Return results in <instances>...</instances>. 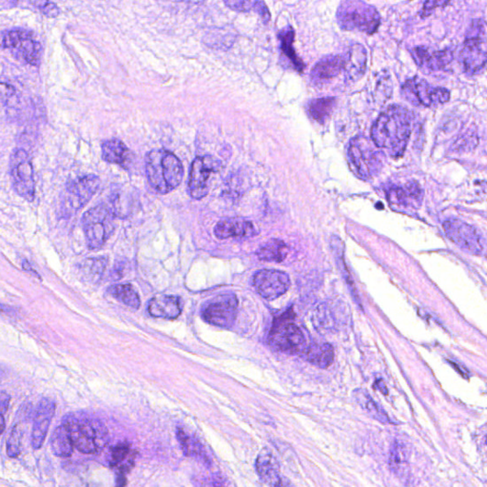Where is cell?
Returning <instances> with one entry per match:
<instances>
[{"label":"cell","mask_w":487,"mask_h":487,"mask_svg":"<svg viewBox=\"0 0 487 487\" xmlns=\"http://www.w3.org/2000/svg\"><path fill=\"white\" fill-rule=\"evenodd\" d=\"M412 130V114L399 105L381 114L371 129V139L378 148L399 157L405 153Z\"/></svg>","instance_id":"obj_1"},{"label":"cell","mask_w":487,"mask_h":487,"mask_svg":"<svg viewBox=\"0 0 487 487\" xmlns=\"http://www.w3.org/2000/svg\"><path fill=\"white\" fill-rule=\"evenodd\" d=\"M146 174L151 187L159 194H166L181 184L184 169L176 154L159 149L146 156Z\"/></svg>","instance_id":"obj_2"},{"label":"cell","mask_w":487,"mask_h":487,"mask_svg":"<svg viewBox=\"0 0 487 487\" xmlns=\"http://www.w3.org/2000/svg\"><path fill=\"white\" fill-rule=\"evenodd\" d=\"M62 425L71 435L74 448L84 454H96L108 443V431L100 421L83 413H70L62 420Z\"/></svg>","instance_id":"obj_3"},{"label":"cell","mask_w":487,"mask_h":487,"mask_svg":"<svg viewBox=\"0 0 487 487\" xmlns=\"http://www.w3.org/2000/svg\"><path fill=\"white\" fill-rule=\"evenodd\" d=\"M336 20L343 31L373 34L381 25L377 9L363 0H343L336 11Z\"/></svg>","instance_id":"obj_4"},{"label":"cell","mask_w":487,"mask_h":487,"mask_svg":"<svg viewBox=\"0 0 487 487\" xmlns=\"http://www.w3.org/2000/svg\"><path fill=\"white\" fill-rule=\"evenodd\" d=\"M459 59L463 70L471 76L483 73L485 70L487 61L485 20L478 19L471 23Z\"/></svg>","instance_id":"obj_5"},{"label":"cell","mask_w":487,"mask_h":487,"mask_svg":"<svg viewBox=\"0 0 487 487\" xmlns=\"http://www.w3.org/2000/svg\"><path fill=\"white\" fill-rule=\"evenodd\" d=\"M348 156L361 179H372L383 167V154L372 140L366 137L357 136L351 140Z\"/></svg>","instance_id":"obj_6"},{"label":"cell","mask_w":487,"mask_h":487,"mask_svg":"<svg viewBox=\"0 0 487 487\" xmlns=\"http://www.w3.org/2000/svg\"><path fill=\"white\" fill-rule=\"evenodd\" d=\"M114 217L110 206L103 204L85 213L82 225L89 248L99 249L105 245L114 233Z\"/></svg>","instance_id":"obj_7"},{"label":"cell","mask_w":487,"mask_h":487,"mask_svg":"<svg viewBox=\"0 0 487 487\" xmlns=\"http://www.w3.org/2000/svg\"><path fill=\"white\" fill-rule=\"evenodd\" d=\"M403 99L416 107H433L445 104L451 99V93L442 87H433L425 79L415 76L402 86Z\"/></svg>","instance_id":"obj_8"},{"label":"cell","mask_w":487,"mask_h":487,"mask_svg":"<svg viewBox=\"0 0 487 487\" xmlns=\"http://www.w3.org/2000/svg\"><path fill=\"white\" fill-rule=\"evenodd\" d=\"M10 171L11 182L14 190L19 196L33 201L36 194V182H34V168L27 151L19 149L11 156Z\"/></svg>","instance_id":"obj_9"},{"label":"cell","mask_w":487,"mask_h":487,"mask_svg":"<svg viewBox=\"0 0 487 487\" xmlns=\"http://www.w3.org/2000/svg\"><path fill=\"white\" fill-rule=\"evenodd\" d=\"M100 186V179L93 174L74 180L66 189L63 199L62 210L65 216H71L84 207L96 194Z\"/></svg>","instance_id":"obj_10"},{"label":"cell","mask_w":487,"mask_h":487,"mask_svg":"<svg viewBox=\"0 0 487 487\" xmlns=\"http://www.w3.org/2000/svg\"><path fill=\"white\" fill-rule=\"evenodd\" d=\"M443 227L449 240L463 251L475 255L482 254L485 251V239L473 226L461 220L448 219L443 222Z\"/></svg>","instance_id":"obj_11"},{"label":"cell","mask_w":487,"mask_h":487,"mask_svg":"<svg viewBox=\"0 0 487 487\" xmlns=\"http://www.w3.org/2000/svg\"><path fill=\"white\" fill-rule=\"evenodd\" d=\"M239 300L234 294L220 295L205 306L202 315L206 322L219 328H231L236 322Z\"/></svg>","instance_id":"obj_12"},{"label":"cell","mask_w":487,"mask_h":487,"mask_svg":"<svg viewBox=\"0 0 487 487\" xmlns=\"http://www.w3.org/2000/svg\"><path fill=\"white\" fill-rule=\"evenodd\" d=\"M3 46L19 59L36 66L41 59V46L34 39L30 31L13 30L9 31L3 39Z\"/></svg>","instance_id":"obj_13"},{"label":"cell","mask_w":487,"mask_h":487,"mask_svg":"<svg viewBox=\"0 0 487 487\" xmlns=\"http://www.w3.org/2000/svg\"><path fill=\"white\" fill-rule=\"evenodd\" d=\"M252 283L260 296L266 300L277 299L291 286L288 275L277 269H261L254 274Z\"/></svg>","instance_id":"obj_14"},{"label":"cell","mask_w":487,"mask_h":487,"mask_svg":"<svg viewBox=\"0 0 487 487\" xmlns=\"http://www.w3.org/2000/svg\"><path fill=\"white\" fill-rule=\"evenodd\" d=\"M219 162L211 157H196L191 164L189 190L193 199H204L209 193L211 174L219 170Z\"/></svg>","instance_id":"obj_15"},{"label":"cell","mask_w":487,"mask_h":487,"mask_svg":"<svg viewBox=\"0 0 487 487\" xmlns=\"http://www.w3.org/2000/svg\"><path fill=\"white\" fill-rule=\"evenodd\" d=\"M271 343L278 351L288 354H297L305 346V336L296 325L291 323H279L272 329Z\"/></svg>","instance_id":"obj_16"},{"label":"cell","mask_w":487,"mask_h":487,"mask_svg":"<svg viewBox=\"0 0 487 487\" xmlns=\"http://www.w3.org/2000/svg\"><path fill=\"white\" fill-rule=\"evenodd\" d=\"M54 412L56 403L54 401L49 398H43L37 406L31 431V446L34 449H40L44 445Z\"/></svg>","instance_id":"obj_17"},{"label":"cell","mask_w":487,"mask_h":487,"mask_svg":"<svg viewBox=\"0 0 487 487\" xmlns=\"http://www.w3.org/2000/svg\"><path fill=\"white\" fill-rule=\"evenodd\" d=\"M411 56L420 68L428 71L446 70L453 61V53L449 49L431 51L425 47H416L411 51Z\"/></svg>","instance_id":"obj_18"},{"label":"cell","mask_w":487,"mask_h":487,"mask_svg":"<svg viewBox=\"0 0 487 487\" xmlns=\"http://www.w3.org/2000/svg\"><path fill=\"white\" fill-rule=\"evenodd\" d=\"M388 199L392 205L400 208H419L423 200V191L417 182L406 183V185L391 189Z\"/></svg>","instance_id":"obj_19"},{"label":"cell","mask_w":487,"mask_h":487,"mask_svg":"<svg viewBox=\"0 0 487 487\" xmlns=\"http://www.w3.org/2000/svg\"><path fill=\"white\" fill-rule=\"evenodd\" d=\"M214 234L219 239H249L256 236L254 225L248 220L231 219L222 220L214 227Z\"/></svg>","instance_id":"obj_20"},{"label":"cell","mask_w":487,"mask_h":487,"mask_svg":"<svg viewBox=\"0 0 487 487\" xmlns=\"http://www.w3.org/2000/svg\"><path fill=\"white\" fill-rule=\"evenodd\" d=\"M368 64V53L366 48L360 43H354L349 48L348 56L345 59L346 79L349 82H356L362 79L366 71Z\"/></svg>","instance_id":"obj_21"},{"label":"cell","mask_w":487,"mask_h":487,"mask_svg":"<svg viewBox=\"0 0 487 487\" xmlns=\"http://www.w3.org/2000/svg\"><path fill=\"white\" fill-rule=\"evenodd\" d=\"M255 466L261 480L266 485L283 486L282 478L280 477L279 463L269 449L263 448L261 451Z\"/></svg>","instance_id":"obj_22"},{"label":"cell","mask_w":487,"mask_h":487,"mask_svg":"<svg viewBox=\"0 0 487 487\" xmlns=\"http://www.w3.org/2000/svg\"><path fill=\"white\" fill-rule=\"evenodd\" d=\"M149 313L154 318L174 320L179 317L182 312L181 299L173 295H161L154 297L149 302Z\"/></svg>","instance_id":"obj_23"},{"label":"cell","mask_w":487,"mask_h":487,"mask_svg":"<svg viewBox=\"0 0 487 487\" xmlns=\"http://www.w3.org/2000/svg\"><path fill=\"white\" fill-rule=\"evenodd\" d=\"M345 67V59L342 56H323L312 69L311 76L313 81H326L339 76Z\"/></svg>","instance_id":"obj_24"},{"label":"cell","mask_w":487,"mask_h":487,"mask_svg":"<svg viewBox=\"0 0 487 487\" xmlns=\"http://www.w3.org/2000/svg\"><path fill=\"white\" fill-rule=\"evenodd\" d=\"M131 154L127 146L119 139L107 140L102 144V157L106 162L127 169Z\"/></svg>","instance_id":"obj_25"},{"label":"cell","mask_w":487,"mask_h":487,"mask_svg":"<svg viewBox=\"0 0 487 487\" xmlns=\"http://www.w3.org/2000/svg\"><path fill=\"white\" fill-rule=\"evenodd\" d=\"M294 37L295 31L291 25L286 26L278 34L281 51H282L286 59L288 60V62L291 63L294 70L302 73L303 68H305V64H303V60L298 56L296 51H295L293 47Z\"/></svg>","instance_id":"obj_26"},{"label":"cell","mask_w":487,"mask_h":487,"mask_svg":"<svg viewBox=\"0 0 487 487\" xmlns=\"http://www.w3.org/2000/svg\"><path fill=\"white\" fill-rule=\"evenodd\" d=\"M229 9L237 13H248L254 11L265 24L271 20V11L263 0H224Z\"/></svg>","instance_id":"obj_27"},{"label":"cell","mask_w":487,"mask_h":487,"mask_svg":"<svg viewBox=\"0 0 487 487\" xmlns=\"http://www.w3.org/2000/svg\"><path fill=\"white\" fill-rule=\"evenodd\" d=\"M50 445L51 451L57 457H71L74 452V443L67 428L61 425L54 429L51 434Z\"/></svg>","instance_id":"obj_28"},{"label":"cell","mask_w":487,"mask_h":487,"mask_svg":"<svg viewBox=\"0 0 487 487\" xmlns=\"http://www.w3.org/2000/svg\"><path fill=\"white\" fill-rule=\"evenodd\" d=\"M288 253V246L282 240L272 239L263 244L258 249L256 254L260 260L268 262L281 263Z\"/></svg>","instance_id":"obj_29"},{"label":"cell","mask_w":487,"mask_h":487,"mask_svg":"<svg viewBox=\"0 0 487 487\" xmlns=\"http://www.w3.org/2000/svg\"><path fill=\"white\" fill-rule=\"evenodd\" d=\"M306 359L320 368H328L334 361V349L329 343H316L306 351Z\"/></svg>","instance_id":"obj_30"},{"label":"cell","mask_w":487,"mask_h":487,"mask_svg":"<svg viewBox=\"0 0 487 487\" xmlns=\"http://www.w3.org/2000/svg\"><path fill=\"white\" fill-rule=\"evenodd\" d=\"M177 439L186 456L196 458L207 465L210 463V460L201 443L196 440V438L189 436L184 429H177Z\"/></svg>","instance_id":"obj_31"},{"label":"cell","mask_w":487,"mask_h":487,"mask_svg":"<svg viewBox=\"0 0 487 487\" xmlns=\"http://www.w3.org/2000/svg\"><path fill=\"white\" fill-rule=\"evenodd\" d=\"M336 99L334 97H321L311 100L308 105V113L318 123H325L333 111Z\"/></svg>","instance_id":"obj_32"},{"label":"cell","mask_w":487,"mask_h":487,"mask_svg":"<svg viewBox=\"0 0 487 487\" xmlns=\"http://www.w3.org/2000/svg\"><path fill=\"white\" fill-rule=\"evenodd\" d=\"M236 36L234 31L225 30V29H216L209 31L203 37V42L208 47L216 49V50L227 51L236 42Z\"/></svg>","instance_id":"obj_33"},{"label":"cell","mask_w":487,"mask_h":487,"mask_svg":"<svg viewBox=\"0 0 487 487\" xmlns=\"http://www.w3.org/2000/svg\"><path fill=\"white\" fill-rule=\"evenodd\" d=\"M389 468L397 476H403L408 471V462L406 448L399 441H394L389 456Z\"/></svg>","instance_id":"obj_34"},{"label":"cell","mask_w":487,"mask_h":487,"mask_svg":"<svg viewBox=\"0 0 487 487\" xmlns=\"http://www.w3.org/2000/svg\"><path fill=\"white\" fill-rule=\"evenodd\" d=\"M314 326L318 331H333L336 328L337 321L336 314H334V309L326 303H322L315 309L313 312Z\"/></svg>","instance_id":"obj_35"},{"label":"cell","mask_w":487,"mask_h":487,"mask_svg":"<svg viewBox=\"0 0 487 487\" xmlns=\"http://www.w3.org/2000/svg\"><path fill=\"white\" fill-rule=\"evenodd\" d=\"M111 296L116 298L119 302L130 306L131 308L137 309L140 306V298L136 289L130 283H123V285H114L109 288Z\"/></svg>","instance_id":"obj_36"},{"label":"cell","mask_w":487,"mask_h":487,"mask_svg":"<svg viewBox=\"0 0 487 487\" xmlns=\"http://www.w3.org/2000/svg\"><path fill=\"white\" fill-rule=\"evenodd\" d=\"M357 402L362 406L363 411L368 415H371L374 420L379 421L380 423H391L388 415L386 412L371 399L368 393L363 391H358L356 395Z\"/></svg>","instance_id":"obj_37"},{"label":"cell","mask_w":487,"mask_h":487,"mask_svg":"<svg viewBox=\"0 0 487 487\" xmlns=\"http://www.w3.org/2000/svg\"><path fill=\"white\" fill-rule=\"evenodd\" d=\"M105 258H96V259H89L83 263L82 271L85 276L90 278L91 281H96L101 276L106 268Z\"/></svg>","instance_id":"obj_38"},{"label":"cell","mask_w":487,"mask_h":487,"mask_svg":"<svg viewBox=\"0 0 487 487\" xmlns=\"http://www.w3.org/2000/svg\"><path fill=\"white\" fill-rule=\"evenodd\" d=\"M22 429L14 426L7 442V455L10 458H17L21 453Z\"/></svg>","instance_id":"obj_39"},{"label":"cell","mask_w":487,"mask_h":487,"mask_svg":"<svg viewBox=\"0 0 487 487\" xmlns=\"http://www.w3.org/2000/svg\"><path fill=\"white\" fill-rule=\"evenodd\" d=\"M130 446L127 443H119L111 451V466H119L127 458Z\"/></svg>","instance_id":"obj_40"},{"label":"cell","mask_w":487,"mask_h":487,"mask_svg":"<svg viewBox=\"0 0 487 487\" xmlns=\"http://www.w3.org/2000/svg\"><path fill=\"white\" fill-rule=\"evenodd\" d=\"M451 1L452 0H426L421 11V16L423 19L431 16L437 8H445Z\"/></svg>","instance_id":"obj_41"},{"label":"cell","mask_w":487,"mask_h":487,"mask_svg":"<svg viewBox=\"0 0 487 487\" xmlns=\"http://www.w3.org/2000/svg\"><path fill=\"white\" fill-rule=\"evenodd\" d=\"M36 8H39L45 16L56 17L59 16V9L50 0H30Z\"/></svg>","instance_id":"obj_42"},{"label":"cell","mask_w":487,"mask_h":487,"mask_svg":"<svg viewBox=\"0 0 487 487\" xmlns=\"http://www.w3.org/2000/svg\"><path fill=\"white\" fill-rule=\"evenodd\" d=\"M16 94V89L6 83H0V109L6 107Z\"/></svg>","instance_id":"obj_43"},{"label":"cell","mask_w":487,"mask_h":487,"mask_svg":"<svg viewBox=\"0 0 487 487\" xmlns=\"http://www.w3.org/2000/svg\"><path fill=\"white\" fill-rule=\"evenodd\" d=\"M10 396L6 392H0V414L4 415L9 408Z\"/></svg>","instance_id":"obj_44"},{"label":"cell","mask_w":487,"mask_h":487,"mask_svg":"<svg viewBox=\"0 0 487 487\" xmlns=\"http://www.w3.org/2000/svg\"><path fill=\"white\" fill-rule=\"evenodd\" d=\"M6 428V422L4 415L0 414V435L4 432Z\"/></svg>","instance_id":"obj_45"},{"label":"cell","mask_w":487,"mask_h":487,"mask_svg":"<svg viewBox=\"0 0 487 487\" xmlns=\"http://www.w3.org/2000/svg\"><path fill=\"white\" fill-rule=\"evenodd\" d=\"M126 483H127V481H126V478L121 475V476H119L117 478V483L116 485L121 486H125Z\"/></svg>","instance_id":"obj_46"},{"label":"cell","mask_w":487,"mask_h":487,"mask_svg":"<svg viewBox=\"0 0 487 487\" xmlns=\"http://www.w3.org/2000/svg\"><path fill=\"white\" fill-rule=\"evenodd\" d=\"M7 311H9L8 306H6L5 305H3V303H0V313H3V312Z\"/></svg>","instance_id":"obj_47"}]
</instances>
